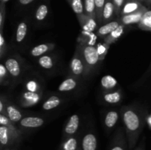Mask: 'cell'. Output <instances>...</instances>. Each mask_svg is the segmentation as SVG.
<instances>
[{
  "label": "cell",
  "instance_id": "4fadbf2b",
  "mask_svg": "<svg viewBox=\"0 0 151 150\" xmlns=\"http://www.w3.org/2000/svg\"><path fill=\"white\" fill-rule=\"evenodd\" d=\"M29 30V24L26 20H23L19 23L16 26L15 32V41L17 44H22L26 40Z\"/></svg>",
  "mask_w": 151,
  "mask_h": 150
},
{
  "label": "cell",
  "instance_id": "5b68a950",
  "mask_svg": "<svg viewBox=\"0 0 151 150\" xmlns=\"http://www.w3.org/2000/svg\"><path fill=\"white\" fill-rule=\"evenodd\" d=\"M109 150H129L126 134L122 127L118 128L114 134Z\"/></svg>",
  "mask_w": 151,
  "mask_h": 150
},
{
  "label": "cell",
  "instance_id": "30bf717a",
  "mask_svg": "<svg viewBox=\"0 0 151 150\" xmlns=\"http://www.w3.org/2000/svg\"><path fill=\"white\" fill-rule=\"evenodd\" d=\"M98 141L96 134L88 131L81 138V150H97Z\"/></svg>",
  "mask_w": 151,
  "mask_h": 150
},
{
  "label": "cell",
  "instance_id": "ac0fdd59",
  "mask_svg": "<svg viewBox=\"0 0 151 150\" xmlns=\"http://www.w3.org/2000/svg\"><path fill=\"white\" fill-rule=\"evenodd\" d=\"M114 16H116V11L113 0H106L103 12L102 24H105L113 21Z\"/></svg>",
  "mask_w": 151,
  "mask_h": 150
},
{
  "label": "cell",
  "instance_id": "52a82bcc",
  "mask_svg": "<svg viewBox=\"0 0 151 150\" xmlns=\"http://www.w3.org/2000/svg\"><path fill=\"white\" fill-rule=\"evenodd\" d=\"M4 65L7 69L10 77L19 79L22 76V63L20 60L16 57H10L4 61Z\"/></svg>",
  "mask_w": 151,
  "mask_h": 150
},
{
  "label": "cell",
  "instance_id": "836d02e7",
  "mask_svg": "<svg viewBox=\"0 0 151 150\" xmlns=\"http://www.w3.org/2000/svg\"><path fill=\"white\" fill-rule=\"evenodd\" d=\"M97 47V51H98L99 56H100V60H103V59L105 58V57L106 56L108 52V49L109 48V45L106 44V43L104 42V44H102V43H100L98 44V45L96 46Z\"/></svg>",
  "mask_w": 151,
  "mask_h": 150
},
{
  "label": "cell",
  "instance_id": "b9f144b4",
  "mask_svg": "<svg viewBox=\"0 0 151 150\" xmlns=\"http://www.w3.org/2000/svg\"><path fill=\"white\" fill-rule=\"evenodd\" d=\"M144 1L148 7H151V0H144Z\"/></svg>",
  "mask_w": 151,
  "mask_h": 150
},
{
  "label": "cell",
  "instance_id": "484cf974",
  "mask_svg": "<svg viewBox=\"0 0 151 150\" xmlns=\"http://www.w3.org/2000/svg\"><path fill=\"white\" fill-rule=\"evenodd\" d=\"M125 28V26H124V25H119L115 30H114L111 33L109 34L108 36H106V38H104V42L109 46H110L111 44L116 42V41H118V40L122 37V35L124 34Z\"/></svg>",
  "mask_w": 151,
  "mask_h": 150
},
{
  "label": "cell",
  "instance_id": "7bdbcfd3",
  "mask_svg": "<svg viewBox=\"0 0 151 150\" xmlns=\"http://www.w3.org/2000/svg\"><path fill=\"white\" fill-rule=\"evenodd\" d=\"M137 1H141V2H142V1H144V0H137Z\"/></svg>",
  "mask_w": 151,
  "mask_h": 150
},
{
  "label": "cell",
  "instance_id": "6da1fadb",
  "mask_svg": "<svg viewBox=\"0 0 151 150\" xmlns=\"http://www.w3.org/2000/svg\"><path fill=\"white\" fill-rule=\"evenodd\" d=\"M120 115L125 126L128 149L133 150L144 128V115L141 110L133 106H123L120 110Z\"/></svg>",
  "mask_w": 151,
  "mask_h": 150
},
{
  "label": "cell",
  "instance_id": "f546056e",
  "mask_svg": "<svg viewBox=\"0 0 151 150\" xmlns=\"http://www.w3.org/2000/svg\"><path fill=\"white\" fill-rule=\"evenodd\" d=\"M84 13L88 17H91L97 20L96 16V7L94 0H84Z\"/></svg>",
  "mask_w": 151,
  "mask_h": 150
},
{
  "label": "cell",
  "instance_id": "e0dca14e",
  "mask_svg": "<svg viewBox=\"0 0 151 150\" xmlns=\"http://www.w3.org/2000/svg\"><path fill=\"white\" fill-rule=\"evenodd\" d=\"M120 24H121L119 20L111 21L109 23L105 24L100 26L97 30V32H96V35H97V36L100 37V38H105L109 34L111 33L114 30H115Z\"/></svg>",
  "mask_w": 151,
  "mask_h": 150
},
{
  "label": "cell",
  "instance_id": "ba28073f",
  "mask_svg": "<svg viewBox=\"0 0 151 150\" xmlns=\"http://www.w3.org/2000/svg\"><path fill=\"white\" fill-rule=\"evenodd\" d=\"M41 97H42L41 92H31V91H25L21 96L20 104L24 107H32L39 102Z\"/></svg>",
  "mask_w": 151,
  "mask_h": 150
},
{
  "label": "cell",
  "instance_id": "1f68e13d",
  "mask_svg": "<svg viewBox=\"0 0 151 150\" xmlns=\"http://www.w3.org/2000/svg\"><path fill=\"white\" fill-rule=\"evenodd\" d=\"M10 77L4 63L0 64V83L2 86L8 85L9 78Z\"/></svg>",
  "mask_w": 151,
  "mask_h": 150
},
{
  "label": "cell",
  "instance_id": "e575fe53",
  "mask_svg": "<svg viewBox=\"0 0 151 150\" xmlns=\"http://www.w3.org/2000/svg\"><path fill=\"white\" fill-rule=\"evenodd\" d=\"M6 19V7L4 1L1 0L0 4V30H3Z\"/></svg>",
  "mask_w": 151,
  "mask_h": 150
},
{
  "label": "cell",
  "instance_id": "5bb4252c",
  "mask_svg": "<svg viewBox=\"0 0 151 150\" xmlns=\"http://www.w3.org/2000/svg\"><path fill=\"white\" fill-rule=\"evenodd\" d=\"M58 150H81L79 135H75L63 139Z\"/></svg>",
  "mask_w": 151,
  "mask_h": 150
},
{
  "label": "cell",
  "instance_id": "9c48e42d",
  "mask_svg": "<svg viewBox=\"0 0 151 150\" xmlns=\"http://www.w3.org/2000/svg\"><path fill=\"white\" fill-rule=\"evenodd\" d=\"M147 10H148L147 7L144 6L142 8L140 9L137 12L120 16V18L119 19V22H120L121 24L124 25V26H128V25L131 24H138L140 21L142 20V18L144 13Z\"/></svg>",
  "mask_w": 151,
  "mask_h": 150
},
{
  "label": "cell",
  "instance_id": "83f0119b",
  "mask_svg": "<svg viewBox=\"0 0 151 150\" xmlns=\"http://www.w3.org/2000/svg\"><path fill=\"white\" fill-rule=\"evenodd\" d=\"M72 10L75 12L77 17L79 18L85 14L84 13V4L83 0H67Z\"/></svg>",
  "mask_w": 151,
  "mask_h": 150
},
{
  "label": "cell",
  "instance_id": "ab89813d",
  "mask_svg": "<svg viewBox=\"0 0 151 150\" xmlns=\"http://www.w3.org/2000/svg\"><path fill=\"white\" fill-rule=\"evenodd\" d=\"M134 150H145V138L139 143L137 147H135Z\"/></svg>",
  "mask_w": 151,
  "mask_h": 150
},
{
  "label": "cell",
  "instance_id": "603a6c76",
  "mask_svg": "<svg viewBox=\"0 0 151 150\" xmlns=\"http://www.w3.org/2000/svg\"><path fill=\"white\" fill-rule=\"evenodd\" d=\"M49 13H50V8L47 4L43 3L41 4L38 7L34 14V19L35 21L38 23H42L48 17Z\"/></svg>",
  "mask_w": 151,
  "mask_h": 150
},
{
  "label": "cell",
  "instance_id": "d590c367",
  "mask_svg": "<svg viewBox=\"0 0 151 150\" xmlns=\"http://www.w3.org/2000/svg\"><path fill=\"white\" fill-rule=\"evenodd\" d=\"M7 44H6L5 39L3 35V30H0V57L3 58L4 54L6 51Z\"/></svg>",
  "mask_w": 151,
  "mask_h": 150
},
{
  "label": "cell",
  "instance_id": "7402d4cb",
  "mask_svg": "<svg viewBox=\"0 0 151 150\" xmlns=\"http://www.w3.org/2000/svg\"><path fill=\"white\" fill-rule=\"evenodd\" d=\"M78 19L79 21L83 31L92 32L97 28V25L98 24L97 20L91 17H88L86 15L84 14L83 16L78 18Z\"/></svg>",
  "mask_w": 151,
  "mask_h": 150
},
{
  "label": "cell",
  "instance_id": "7a4b0ae2",
  "mask_svg": "<svg viewBox=\"0 0 151 150\" xmlns=\"http://www.w3.org/2000/svg\"><path fill=\"white\" fill-rule=\"evenodd\" d=\"M77 46L80 49L85 62L87 70V76H88L94 71L99 62L100 61L97 47L96 46L89 45L83 42L78 43Z\"/></svg>",
  "mask_w": 151,
  "mask_h": 150
},
{
  "label": "cell",
  "instance_id": "4316f807",
  "mask_svg": "<svg viewBox=\"0 0 151 150\" xmlns=\"http://www.w3.org/2000/svg\"><path fill=\"white\" fill-rule=\"evenodd\" d=\"M62 103V99L58 96L52 95L44 101L42 108L44 110H50L56 108Z\"/></svg>",
  "mask_w": 151,
  "mask_h": 150
},
{
  "label": "cell",
  "instance_id": "74e56055",
  "mask_svg": "<svg viewBox=\"0 0 151 150\" xmlns=\"http://www.w3.org/2000/svg\"><path fill=\"white\" fill-rule=\"evenodd\" d=\"M13 123L10 120V119H9L6 115L1 114V113H0V125L9 126L10 125H11Z\"/></svg>",
  "mask_w": 151,
  "mask_h": 150
},
{
  "label": "cell",
  "instance_id": "f35d334b",
  "mask_svg": "<svg viewBox=\"0 0 151 150\" xmlns=\"http://www.w3.org/2000/svg\"><path fill=\"white\" fill-rule=\"evenodd\" d=\"M6 105H7L6 100L4 101V97L1 96L0 99V113L1 114L6 115Z\"/></svg>",
  "mask_w": 151,
  "mask_h": 150
},
{
  "label": "cell",
  "instance_id": "3957f363",
  "mask_svg": "<svg viewBox=\"0 0 151 150\" xmlns=\"http://www.w3.org/2000/svg\"><path fill=\"white\" fill-rule=\"evenodd\" d=\"M69 70L71 75L78 79L87 77L86 66L78 46L76 47V50L69 63Z\"/></svg>",
  "mask_w": 151,
  "mask_h": 150
},
{
  "label": "cell",
  "instance_id": "2e32d148",
  "mask_svg": "<svg viewBox=\"0 0 151 150\" xmlns=\"http://www.w3.org/2000/svg\"><path fill=\"white\" fill-rule=\"evenodd\" d=\"M55 47V44L54 43H45V44H38L30 50V54L34 57H40L52 51Z\"/></svg>",
  "mask_w": 151,
  "mask_h": 150
},
{
  "label": "cell",
  "instance_id": "ffe728a7",
  "mask_svg": "<svg viewBox=\"0 0 151 150\" xmlns=\"http://www.w3.org/2000/svg\"><path fill=\"white\" fill-rule=\"evenodd\" d=\"M6 116L13 124L19 123V121L24 118L21 110H19L14 104L10 102H7L6 105Z\"/></svg>",
  "mask_w": 151,
  "mask_h": 150
},
{
  "label": "cell",
  "instance_id": "7c38bea8",
  "mask_svg": "<svg viewBox=\"0 0 151 150\" xmlns=\"http://www.w3.org/2000/svg\"><path fill=\"white\" fill-rule=\"evenodd\" d=\"M123 97L120 89H115L110 91H104L102 94V100L108 104H117L121 102Z\"/></svg>",
  "mask_w": 151,
  "mask_h": 150
},
{
  "label": "cell",
  "instance_id": "8fae6325",
  "mask_svg": "<svg viewBox=\"0 0 151 150\" xmlns=\"http://www.w3.org/2000/svg\"><path fill=\"white\" fill-rule=\"evenodd\" d=\"M45 121L43 118L38 116H27L19 121V126L24 129H37L44 125Z\"/></svg>",
  "mask_w": 151,
  "mask_h": 150
},
{
  "label": "cell",
  "instance_id": "8992f818",
  "mask_svg": "<svg viewBox=\"0 0 151 150\" xmlns=\"http://www.w3.org/2000/svg\"><path fill=\"white\" fill-rule=\"evenodd\" d=\"M80 117L78 114H73L69 117L63 129V139L77 135L80 127Z\"/></svg>",
  "mask_w": 151,
  "mask_h": 150
},
{
  "label": "cell",
  "instance_id": "8d00e7d4",
  "mask_svg": "<svg viewBox=\"0 0 151 150\" xmlns=\"http://www.w3.org/2000/svg\"><path fill=\"white\" fill-rule=\"evenodd\" d=\"M114 4L115 6V11H116V16H120L121 10L122 7L125 4L126 0H113Z\"/></svg>",
  "mask_w": 151,
  "mask_h": 150
},
{
  "label": "cell",
  "instance_id": "d6a6232c",
  "mask_svg": "<svg viewBox=\"0 0 151 150\" xmlns=\"http://www.w3.org/2000/svg\"><path fill=\"white\" fill-rule=\"evenodd\" d=\"M25 91L31 92H41V86L36 79H31L25 83Z\"/></svg>",
  "mask_w": 151,
  "mask_h": 150
},
{
  "label": "cell",
  "instance_id": "d6986e66",
  "mask_svg": "<svg viewBox=\"0 0 151 150\" xmlns=\"http://www.w3.org/2000/svg\"><path fill=\"white\" fill-rule=\"evenodd\" d=\"M119 114L116 110H110L107 112L104 116L103 124L104 126L108 131H111L116 126L118 121H119Z\"/></svg>",
  "mask_w": 151,
  "mask_h": 150
},
{
  "label": "cell",
  "instance_id": "60d3db41",
  "mask_svg": "<svg viewBox=\"0 0 151 150\" xmlns=\"http://www.w3.org/2000/svg\"><path fill=\"white\" fill-rule=\"evenodd\" d=\"M33 1L34 0H19V3L22 6H27L31 4Z\"/></svg>",
  "mask_w": 151,
  "mask_h": 150
},
{
  "label": "cell",
  "instance_id": "d4e9b609",
  "mask_svg": "<svg viewBox=\"0 0 151 150\" xmlns=\"http://www.w3.org/2000/svg\"><path fill=\"white\" fill-rule=\"evenodd\" d=\"M100 85L104 91H110L116 89L118 85L117 80L111 75H106L103 76L100 81Z\"/></svg>",
  "mask_w": 151,
  "mask_h": 150
},
{
  "label": "cell",
  "instance_id": "44dd1931",
  "mask_svg": "<svg viewBox=\"0 0 151 150\" xmlns=\"http://www.w3.org/2000/svg\"><path fill=\"white\" fill-rule=\"evenodd\" d=\"M145 5H143L141 1H139L137 0H126L121 10L120 16L137 12L140 9L142 8Z\"/></svg>",
  "mask_w": 151,
  "mask_h": 150
},
{
  "label": "cell",
  "instance_id": "277c9868",
  "mask_svg": "<svg viewBox=\"0 0 151 150\" xmlns=\"http://www.w3.org/2000/svg\"><path fill=\"white\" fill-rule=\"evenodd\" d=\"M0 146L1 150H16L19 146L9 128L2 125H0Z\"/></svg>",
  "mask_w": 151,
  "mask_h": 150
},
{
  "label": "cell",
  "instance_id": "4dcf8cb0",
  "mask_svg": "<svg viewBox=\"0 0 151 150\" xmlns=\"http://www.w3.org/2000/svg\"><path fill=\"white\" fill-rule=\"evenodd\" d=\"M106 0H94L96 7V16H97V21L99 24H102L103 19V12L104 9L105 4Z\"/></svg>",
  "mask_w": 151,
  "mask_h": 150
},
{
  "label": "cell",
  "instance_id": "f1b7e54d",
  "mask_svg": "<svg viewBox=\"0 0 151 150\" xmlns=\"http://www.w3.org/2000/svg\"><path fill=\"white\" fill-rule=\"evenodd\" d=\"M139 29L151 32V10H147L143 15L142 20L138 24Z\"/></svg>",
  "mask_w": 151,
  "mask_h": 150
},
{
  "label": "cell",
  "instance_id": "cb8c5ba5",
  "mask_svg": "<svg viewBox=\"0 0 151 150\" xmlns=\"http://www.w3.org/2000/svg\"><path fill=\"white\" fill-rule=\"evenodd\" d=\"M38 63L41 69L44 70H50L52 69L55 65V57L51 54H44L38 57Z\"/></svg>",
  "mask_w": 151,
  "mask_h": 150
},
{
  "label": "cell",
  "instance_id": "9a60e30c",
  "mask_svg": "<svg viewBox=\"0 0 151 150\" xmlns=\"http://www.w3.org/2000/svg\"><path fill=\"white\" fill-rule=\"evenodd\" d=\"M79 85V79L73 76H67L58 87V91L61 93L71 92L76 89Z\"/></svg>",
  "mask_w": 151,
  "mask_h": 150
}]
</instances>
